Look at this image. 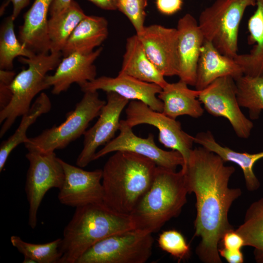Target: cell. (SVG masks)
Segmentation results:
<instances>
[{"mask_svg": "<svg viewBox=\"0 0 263 263\" xmlns=\"http://www.w3.org/2000/svg\"><path fill=\"white\" fill-rule=\"evenodd\" d=\"M225 163L217 154L202 146L192 150L186 167L181 169L188 194L194 193L196 197L194 237L201 239L196 253L205 263H222L220 242L226 232L234 229L228 213L242 194L240 188H229L235 169Z\"/></svg>", "mask_w": 263, "mask_h": 263, "instance_id": "6da1fadb", "label": "cell"}, {"mask_svg": "<svg viewBox=\"0 0 263 263\" xmlns=\"http://www.w3.org/2000/svg\"><path fill=\"white\" fill-rule=\"evenodd\" d=\"M132 229L134 226L130 214L115 211L103 202L76 207L63 230L58 263H76L98 242Z\"/></svg>", "mask_w": 263, "mask_h": 263, "instance_id": "7a4b0ae2", "label": "cell"}, {"mask_svg": "<svg viewBox=\"0 0 263 263\" xmlns=\"http://www.w3.org/2000/svg\"><path fill=\"white\" fill-rule=\"evenodd\" d=\"M156 166L136 153L115 151L102 169L103 202L115 211L130 214L149 189Z\"/></svg>", "mask_w": 263, "mask_h": 263, "instance_id": "3957f363", "label": "cell"}, {"mask_svg": "<svg viewBox=\"0 0 263 263\" xmlns=\"http://www.w3.org/2000/svg\"><path fill=\"white\" fill-rule=\"evenodd\" d=\"M188 194L184 173L156 166L151 183L130 214L134 229L150 233L159 231L178 216Z\"/></svg>", "mask_w": 263, "mask_h": 263, "instance_id": "277c9868", "label": "cell"}, {"mask_svg": "<svg viewBox=\"0 0 263 263\" xmlns=\"http://www.w3.org/2000/svg\"><path fill=\"white\" fill-rule=\"evenodd\" d=\"M61 52L36 54L30 58L19 57V60L28 65L17 75L10 85L12 95L9 104L0 110L1 138L16 119L27 113L34 97L49 88L45 82L48 72L56 68L61 60Z\"/></svg>", "mask_w": 263, "mask_h": 263, "instance_id": "5b68a950", "label": "cell"}, {"mask_svg": "<svg viewBox=\"0 0 263 263\" xmlns=\"http://www.w3.org/2000/svg\"><path fill=\"white\" fill-rule=\"evenodd\" d=\"M68 113L66 118L58 126L47 129L38 135L28 138L24 143L28 151L41 153L54 152L66 148L86 131L89 123L99 116L106 101L99 98L97 91H88Z\"/></svg>", "mask_w": 263, "mask_h": 263, "instance_id": "8992f818", "label": "cell"}, {"mask_svg": "<svg viewBox=\"0 0 263 263\" xmlns=\"http://www.w3.org/2000/svg\"><path fill=\"white\" fill-rule=\"evenodd\" d=\"M257 0H216L201 13L198 24L205 40L222 54L234 58L238 54L240 23L247 7Z\"/></svg>", "mask_w": 263, "mask_h": 263, "instance_id": "52a82bcc", "label": "cell"}, {"mask_svg": "<svg viewBox=\"0 0 263 263\" xmlns=\"http://www.w3.org/2000/svg\"><path fill=\"white\" fill-rule=\"evenodd\" d=\"M153 242L152 233L129 230L98 242L76 263H145L152 254Z\"/></svg>", "mask_w": 263, "mask_h": 263, "instance_id": "ba28073f", "label": "cell"}, {"mask_svg": "<svg viewBox=\"0 0 263 263\" xmlns=\"http://www.w3.org/2000/svg\"><path fill=\"white\" fill-rule=\"evenodd\" d=\"M25 157L29 164L25 185L29 204L28 224L34 229L37 225L38 212L43 197L50 189L60 188L64 173L55 151L41 153L28 151Z\"/></svg>", "mask_w": 263, "mask_h": 263, "instance_id": "9c48e42d", "label": "cell"}, {"mask_svg": "<svg viewBox=\"0 0 263 263\" xmlns=\"http://www.w3.org/2000/svg\"><path fill=\"white\" fill-rule=\"evenodd\" d=\"M125 113L126 118L124 120L132 128L140 124H148L156 128L160 143L167 148L179 152L184 160V165L181 169L186 167L194 142L193 136L183 130L180 122L138 100H131Z\"/></svg>", "mask_w": 263, "mask_h": 263, "instance_id": "30bf717a", "label": "cell"}, {"mask_svg": "<svg viewBox=\"0 0 263 263\" xmlns=\"http://www.w3.org/2000/svg\"><path fill=\"white\" fill-rule=\"evenodd\" d=\"M198 99L210 114L226 118L237 136L247 138L250 136L253 123L240 109L233 78L227 76L218 78L200 90Z\"/></svg>", "mask_w": 263, "mask_h": 263, "instance_id": "8fae6325", "label": "cell"}, {"mask_svg": "<svg viewBox=\"0 0 263 263\" xmlns=\"http://www.w3.org/2000/svg\"><path fill=\"white\" fill-rule=\"evenodd\" d=\"M119 133L103 148L97 151L94 160L106 154L117 151L132 152L144 156L154 162L157 166L176 170L178 166L183 167L184 160L178 151H167L158 147L154 141V135L150 133L146 138L135 134L124 120H120Z\"/></svg>", "mask_w": 263, "mask_h": 263, "instance_id": "7c38bea8", "label": "cell"}, {"mask_svg": "<svg viewBox=\"0 0 263 263\" xmlns=\"http://www.w3.org/2000/svg\"><path fill=\"white\" fill-rule=\"evenodd\" d=\"M107 101L96 123L84 134L83 148L76 164L84 168L94 160L97 149L111 141L120 125V115L129 100L114 92H107Z\"/></svg>", "mask_w": 263, "mask_h": 263, "instance_id": "4fadbf2b", "label": "cell"}, {"mask_svg": "<svg viewBox=\"0 0 263 263\" xmlns=\"http://www.w3.org/2000/svg\"><path fill=\"white\" fill-rule=\"evenodd\" d=\"M59 160L64 173L63 183L58 194L61 204L76 208L103 202L102 169L85 170L59 158Z\"/></svg>", "mask_w": 263, "mask_h": 263, "instance_id": "5bb4252c", "label": "cell"}, {"mask_svg": "<svg viewBox=\"0 0 263 263\" xmlns=\"http://www.w3.org/2000/svg\"><path fill=\"white\" fill-rule=\"evenodd\" d=\"M137 35L148 56L160 73L164 76L177 75V29L152 24L145 26Z\"/></svg>", "mask_w": 263, "mask_h": 263, "instance_id": "9a60e30c", "label": "cell"}, {"mask_svg": "<svg viewBox=\"0 0 263 263\" xmlns=\"http://www.w3.org/2000/svg\"><path fill=\"white\" fill-rule=\"evenodd\" d=\"M80 87L83 92L99 90L106 93L114 92L129 100L140 101L154 111H163V103L157 96L162 87L128 75L118 74L114 77L101 76Z\"/></svg>", "mask_w": 263, "mask_h": 263, "instance_id": "2e32d148", "label": "cell"}, {"mask_svg": "<svg viewBox=\"0 0 263 263\" xmlns=\"http://www.w3.org/2000/svg\"><path fill=\"white\" fill-rule=\"evenodd\" d=\"M177 53L180 80L194 86L197 67L205 38L196 19L186 14L178 21Z\"/></svg>", "mask_w": 263, "mask_h": 263, "instance_id": "e0dca14e", "label": "cell"}, {"mask_svg": "<svg viewBox=\"0 0 263 263\" xmlns=\"http://www.w3.org/2000/svg\"><path fill=\"white\" fill-rule=\"evenodd\" d=\"M102 50L101 47L89 54L73 53L64 57L55 73L46 76V85L49 88L53 87L52 93L59 94L74 83L80 87L94 79L97 72L94 62Z\"/></svg>", "mask_w": 263, "mask_h": 263, "instance_id": "ac0fdd59", "label": "cell"}, {"mask_svg": "<svg viewBox=\"0 0 263 263\" xmlns=\"http://www.w3.org/2000/svg\"><path fill=\"white\" fill-rule=\"evenodd\" d=\"M52 1L53 0H35L24 14V22L19 27V40L36 54L49 53L51 51L48 14Z\"/></svg>", "mask_w": 263, "mask_h": 263, "instance_id": "d6986e66", "label": "cell"}, {"mask_svg": "<svg viewBox=\"0 0 263 263\" xmlns=\"http://www.w3.org/2000/svg\"><path fill=\"white\" fill-rule=\"evenodd\" d=\"M243 75L234 58L222 54L211 42L205 39L197 67L196 90H203L220 77L229 76L236 80Z\"/></svg>", "mask_w": 263, "mask_h": 263, "instance_id": "ffe728a7", "label": "cell"}, {"mask_svg": "<svg viewBox=\"0 0 263 263\" xmlns=\"http://www.w3.org/2000/svg\"><path fill=\"white\" fill-rule=\"evenodd\" d=\"M200 92V90L189 89L180 80L175 83L168 82L157 95L163 103L162 113L174 119L184 115L193 118L202 116L204 109L198 99Z\"/></svg>", "mask_w": 263, "mask_h": 263, "instance_id": "44dd1931", "label": "cell"}, {"mask_svg": "<svg viewBox=\"0 0 263 263\" xmlns=\"http://www.w3.org/2000/svg\"><path fill=\"white\" fill-rule=\"evenodd\" d=\"M118 74L154 83L162 88L168 83L165 76L148 56L136 34L127 39L125 52Z\"/></svg>", "mask_w": 263, "mask_h": 263, "instance_id": "7402d4cb", "label": "cell"}, {"mask_svg": "<svg viewBox=\"0 0 263 263\" xmlns=\"http://www.w3.org/2000/svg\"><path fill=\"white\" fill-rule=\"evenodd\" d=\"M108 34V22L104 17L87 15L68 38L61 51L62 56L90 53L106 39Z\"/></svg>", "mask_w": 263, "mask_h": 263, "instance_id": "603a6c76", "label": "cell"}, {"mask_svg": "<svg viewBox=\"0 0 263 263\" xmlns=\"http://www.w3.org/2000/svg\"><path fill=\"white\" fill-rule=\"evenodd\" d=\"M193 140L194 143L217 154L225 162L237 164L242 170L248 191H254L260 188V183L254 172L253 168L256 162L263 158V151L249 153L235 151L219 144L209 131L198 133L193 136Z\"/></svg>", "mask_w": 263, "mask_h": 263, "instance_id": "cb8c5ba5", "label": "cell"}, {"mask_svg": "<svg viewBox=\"0 0 263 263\" xmlns=\"http://www.w3.org/2000/svg\"><path fill=\"white\" fill-rule=\"evenodd\" d=\"M257 8L248 21V42L255 44L248 54L234 58L244 75L263 77V0H257Z\"/></svg>", "mask_w": 263, "mask_h": 263, "instance_id": "d4e9b609", "label": "cell"}, {"mask_svg": "<svg viewBox=\"0 0 263 263\" xmlns=\"http://www.w3.org/2000/svg\"><path fill=\"white\" fill-rule=\"evenodd\" d=\"M87 16L74 0L60 12L51 16L48 27L50 52H61L73 31Z\"/></svg>", "mask_w": 263, "mask_h": 263, "instance_id": "484cf974", "label": "cell"}, {"mask_svg": "<svg viewBox=\"0 0 263 263\" xmlns=\"http://www.w3.org/2000/svg\"><path fill=\"white\" fill-rule=\"evenodd\" d=\"M52 107L51 102L46 94L41 93L31 105L28 111L23 114L19 125L15 132L0 146V171L4 167L12 150L18 145L24 143L28 137L27 132L29 127L41 115L48 113Z\"/></svg>", "mask_w": 263, "mask_h": 263, "instance_id": "4316f807", "label": "cell"}, {"mask_svg": "<svg viewBox=\"0 0 263 263\" xmlns=\"http://www.w3.org/2000/svg\"><path fill=\"white\" fill-rule=\"evenodd\" d=\"M235 230L244 239V246L254 248L256 262L263 263V197L249 206L243 223Z\"/></svg>", "mask_w": 263, "mask_h": 263, "instance_id": "83f0119b", "label": "cell"}, {"mask_svg": "<svg viewBox=\"0 0 263 263\" xmlns=\"http://www.w3.org/2000/svg\"><path fill=\"white\" fill-rule=\"evenodd\" d=\"M14 19L10 15L3 21L0 29V69L12 70L17 57L30 58L36 55L25 47L16 37Z\"/></svg>", "mask_w": 263, "mask_h": 263, "instance_id": "f1b7e54d", "label": "cell"}, {"mask_svg": "<svg viewBox=\"0 0 263 263\" xmlns=\"http://www.w3.org/2000/svg\"><path fill=\"white\" fill-rule=\"evenodd\" d=\"M235 80L240 106L248 110L252 120L258 119L263 110V77L244 75Z\"/></svg>", "mask_w": 263, "mask_h": 263, "instance_id": "f546056e", "label": "cell"}, {"mask_svg": "<svg viewBox=\"0 0 263 263\" xmlns=\"http://www.w3.org/2000/svg\"><path fill=\"white\" fill-rule=\"evenodd\" d=\"M11 242L24 257L34 260L36 263H58L61 257L59 247L61 238L45 244H33L23 241L20 237L13 235Z\"/></svg>", "mask_w": 263, "mask_h": 263, "instance_id": "4dcf8cb0", "label": "cell"}, {"mask_svg": "<svg viewBox=\"0 0 263 263\" xmlns=\"http://www.w3.org/2000/svg\"><path fill=\"white\" fill-rule=\"evenodd\" d=\"M159 246L179 261L188 258L190 249L181 233L175 229L164 231L158 239Z\"/></svg>", "mask_w": 263, "mask_h": 263, "instance_id": "1f68e13d", "label": "cell"}, {"mask_svg": "<svg viewBox=\"0 0 263 263\" xmlns=\"http://www.w3.org/2000/svg\"><path fill=\"white\" fill-rule=\"evenodd\" d=\"M148 0H117V9L129 19L136 34H140L145 26L146 9Z\"/></svg>", "mask_w": 263, "mask_h": 263, "instance_id": "d6a6232c", "label": "cell"}, {"mask_svg": "<svg viewBox=\"0 0 263 263\" xmlns=\"http://www.w3.org/2000/svg\"><path fill=\"white\" fill-rule=\"evenodd\" d=\"M16 73L12 70L0 69V110L4 108L12 98L10 85Z\"/></svg>", "mask_w": 263, "mask_h": 263, "instance_id": "836d02e7", "label": "cell"}, {"mask_svg": "<svg viewBox=\"0 0 263 263\" xmlns=\"http://www.w3.org/2000/svg\"><path fill=\"white\" fill-rule=\"evenodd\" d=\"M243 246H244V239L234 229L227 231L224 234L219 244V247L234 250H241Z\"/></svg>", "mask_w": 263, "mask_h": 263, "instance_id": "e575fe53", "label": "cell"}, {"mask_svg": "<svg viewBox=\"0 0 263 263\" xmlns=\"http://www.w3.org/2000/svg\"><path fill=\"white\" fill-rule=\"evenodd\" d=\"M183 4L182 0H156L158 10L166 15L174 14L181 10Z\"/></svg>", "mask_w": 263, "mask_h": 263, "instance_id": "d590c367", "label": "cell"}, {"mask_svg": "<svg viewBox=\"0 0 263 263\" xmlns=\"http://www.w3.org/2000/svg\"><path fill=\"white\" fill-rule=\"evenodd\" d=\"M219 253L220 256L225 258L228 263H243L244 262V257L241 250H230L220 247Z\"/></svg>", "mask_w": 263, "mask_h": 263, "instance_id": "8d00e7d4", "label": "cell"}, {"mask_svg": "<svg viewBox=\"0 0 263 263\" xmlns=\"http://www.w3.org/2000/svg\"><path fill=\"white\" fill-rule=\"evenodd\" d=\"M99 8L108 11L117 9V0H88Z\"/></svg>", "mask_w": 263, "mask_h": 263, "instance_id": "74e56055", "label": "cell"}, {"mask_svg": "<svg viewBox=\"0 0 263 263\" xmlns=\"http://www.w3.org/2000/svg\"><path fill=\"white\" fill-rule=\"evenodd\" d=\"M12 3L13 11L11 15L14 20L19 16L21 11L30 3V0H9Z\"/></svg>", "mask_w": 263, "mask_h": 263, "instance_id": "f35d334b", "label": "cell"}, {"mask_svg": "<svg viewBox=\"0 0 263 263\" xmlns=\"http://www.w3.org/2000/svg\"><path fill=\"white\" fill-rule=\"evenodd\" d=\"M72 0H53L49 14L50 16L56 14L68 6Z\"/></svg>", "mask_w": 263, "mask_h": 263, "instance_id": "ab89813d", "label": "cell"}, {"mask_svg": "<svg viewBox=\"0 0 263 263\" xmlns=\"http://www.w3.org/2000/svg\"><path fill=\"white\" fill-rule=\"evenodd\" d=\"M9 2H10V1L9 0H7V1L4 2L3 4L1 5V7L0 8V15H2L4 9L7 7V6L9 4Z\"/></svg>", "mask_w": 263, "mask_h": 263, "instance_id": "60d3db41", "label": "cell"}, {"mask_svg": "<svg viewBox=\"0 0 263 263\" xmlns=\"http://www.w3.org/2000/svg\"><path fill=\"white\" fill-rule=\"evenodd\" d=\"M23 263H36L35 261L32 259L28 257H24Z\"/></svg>", "mask_w": 263, "mask_h": 263, "instance_id": "b9f144b4", "label": "cell"}]
</instances>
